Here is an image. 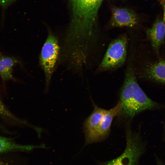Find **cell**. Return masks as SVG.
<instances>
[{
  "instance_id": "cell-16",
  "label": "cell",
  "mask_w": 165,
  "mask_h": 165,
  "mask_svg": "<svg viewBox=\"0 0 165 165\" xmlns=\"http://www.w3.org/2000/svg\"><path fill=\"white\" fill-rule=\"evenodd\" d=\"M157 165H163L162 164H161L159 163Z\"/></svg>"
},
{
  "instance_id": "cell-3",
  "label": "cell",
  "mask_w": 165,
  "mask_h": 165,
  "mask_svg": "<svg viewBox=\"0 0 165 165\" xmlns=\"http://www.w3.org/2000/svg\"><path fill=\"white\" fill-rule=\"evenodd\" d=\"M122 105L119 101L113 108L106 110L94 104V109L83 125L85 145L100 141L106 137L110 131L113 118L120 114Z\"/></svg>"
},
{
  "instance_id": "cell-8",
  "label": "cell",
  "mask_w": 165,
  "mask_h": 165,
  "mask_svg": "<svg viewBox=\"0 0 165 165\" xmlns=\"http://www.w3.org/2000/svg\"><path fill=\"white\" fill-rule=\"evenodd\" d=\"M146 33L153 49L156 53H158L165 39V24L162 19L157 18L152 27L147 30Z\"/></svg>"
},
{
  "instance_id": "cell-12",
  "label": "cell",
  "mask_w": 165,
  "mask_h": 165,
  "mask_svg": "<svg viewBox=\"0 0 165 165\" xmlns=\"http://www.w3.org/2000/svg\"><path fill=\"white\" fill-rule=\"evenodd\" d=\"M0 115L6 119L18 122L20 123L28 125L27 122L18 119L12 114L5 107L0 98Z\"/></svg>"
},
{
  "instance_id": "cell-10",
  "label": "cell",
  "mask_w": 165,
  "mask_h": 165,
  "mask_svg": "<svg viewBox=\"0 0 165 165\" xmlns=\"http://www.w3.org/2000/svg\"><path fill=\"white\" fill-rule=\"evenodd\" d=\"M143 75L152 80L165 84V60L155 62L145 68Z\"/></svg>"
},
{
  "instance_id": "cell-5",
  "label": "cell",
  "mask_w": 165,
  "mask_h": 165,
  "mask_svg": "<svg viewBox=\"0 0 165 165\" xmlns=\"http://www.w3.org/2000/svg\"><path fill=\"white\" fill-rule=\"evenodd\" d=\"M60 47L57 38L49 32L40 53L39 63L45 78V91L47 93L59 57Z\"/></svg>"
},
{
  "instance_id": "cell-7",
  "label": "cell",
  "mask_w": 165,
  "mask_h": 165,
  "mask_svg": "<svg viewBox=\"0 0 165 165\" xmlns=\"http://www.w3.org/2000/svg\"><path fill=\"white\" fill-rule=\"evenodd\" d=\"M139 22L136 12L126 7L114 6L111 9V15L108 23L110 28L137 27Z\"/></svg>"
},
{
  "instance_id": "cell-4",
  "label": "cell",
  "mask_w": 165,
  "mask_h": 165,
  "mask_svg": "<svg viewBox=\"0 0 165 165\" xmlns=\"http://www.w3.org/2000/svg\"><path fill=\"white\" fill-rule=\"evenodd\" d=\"M127 44L128 38L126 34L120 35L114 39L108 47L98 71H112L122 66L126 60Z\"/></svg>"
},
{
  "instance_id": "cell-6",
  "label": "cell",
  "mask_w": 165,
  "mask_h": 165,
  "mask_svg": "<svg viewBox=\"0 0 165 165\" xmlns=\"http://www.w3.org/2000/svg\"><path fill=\"white\" fill-rule=\"evenodd\" d=\"M126 145L123 153L117 158L102 163V165H137L144 151V146L139 135L126 130Z\"/></svg>"
},
{
  "instance_id": "cell-11",
  "label": "cell",
  "mask_w": 165,
  "mask_h": 165,
  "mask_svg": "<svg viewBox=\"0 0 165 165\" xmlns=\"http://www.w3.org/2000/svg\"><path fill=\"white\" fill-rule=\"evenodd\" d=\"M18 62L13 57H9L0 55V76L4 80L13 79V67Z\"/></svg>"
},
{
  "instance_id": "cell-2",
  "label": "cell",
  "mask_w": 165,
  "mask_h": 165,
  "mask_svg": "<svg viewBox=\"0 0 165 165\" xmlns=\"http://www.w3.org/2000/svg\"><path fill=\"white\" fill-rule=\"evenodd\" d=\"M122 109L120 115L132 119L139 113L156 107L158 105L145 94L136 80L132 66L126 69L124 79L120 92Z\"/></svg>"
},
{
  "instance_id": "cell-14",
  "label": "cell",
  "mask_w": 165,
  "mask_h": 165,
  "mask_svg": "<svg viewBox=\"0 0 165 165\" xmlns=\"http://www.w3.org/2000/svg\"><path fill=\"white\" fill-rule=\"evenodd\" d=\"M158 1L163 9V15L162 20L165 24V0H158Z\"/></svg>"
},
{
  "instance_id": "cell-17",
  "label": "cell",
  "mask_w": 165,
  "mask_h": 165,
  "mask_svg": "<svg viewBox=\"0 0 165 165\" xmlns=\"http://www.w3.org/2000/svg\"></svg>"
},
{
  "instance_id": "cell-13",
  "label": "cell",
  "mask_w": 165,
  "mask_h": 165,
  "mask_svg": "<svg viewBox=\"0 0 165 165\" xmlns=\"http://www.w3.org/2000/svg\"><path fill=\"white\" fill-rule=\"evenodd\" d=\"M16 0H0V6L2 8L3 10H4Z\"/></svg>"
},
{
  "instance_id": "cell-1",
  "label": "cell",
  "mask_w": 165,
  "mask_h": 165,
  "mask_svg": "<svg viewBox=\"0 0 165 165\" xmlns=\"http://www.w3.org/2000/svg\"><path fill=\"white\" fill-rule=\"evenodd\" d=\"M104 0H68L72 17L67 38L70 42L87 45L97 40L99 11Z\"/></svg>"
},
{
  "instance_id": "cell-9",
  "label": "cell",
  "mask_w": 165,
  "mask_h": 165,
  "mask_svg": "<svg viewBox=\"0 0 165 165\" xmlns=\"http://www.w3.org/2000/svg\"><path fill=\"white\" fill-rule=\"evenodd\" d=\"M46 147L44 144L38 145L19 144L12 139L0 135V153L11 151H28L34 148Z\"/></svg>"
},
{
  "instance_id": "cell-15",
  "label": "cell",
  "mask_w": 165,
  "mask_h": 165,
  "mask_svg": "<svg viewBox=\"0 0 165 165\" xmlns=\"http://www.w3.org/2000/svg\"><path fill=\"white\" fill-rule=\"evenodd\" d=\"M0 165H7L5 163L0 161Z\"/></svg>"
}]
</instances>
